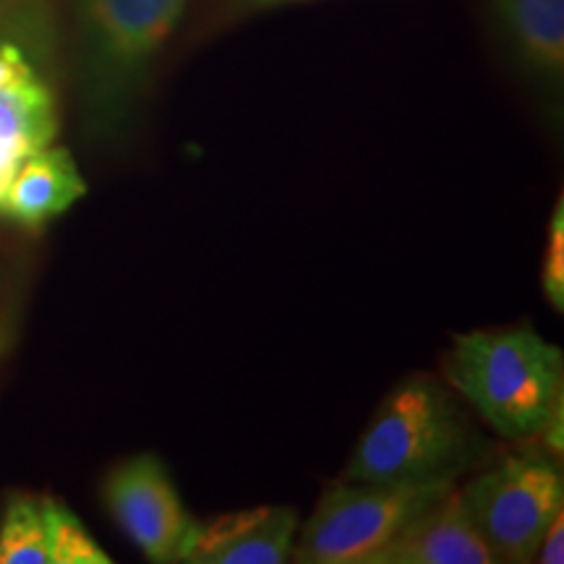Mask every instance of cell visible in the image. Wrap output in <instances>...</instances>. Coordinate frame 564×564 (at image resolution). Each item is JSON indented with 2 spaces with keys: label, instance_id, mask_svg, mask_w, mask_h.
I'll return each mask as SVG.
<instances>
[{
  "label": "cell",
  "instance_id": "9a60e30c",
  "mask_svg": "<svg viewBox=\"0 0 564 564\" xmlns=\"http://www.w3.org/2000/svg\"><path fill=\"white\" fill-rule=\"evenodd\" d=\"M539 564H562L564 562V510L554 514V520L541 535L535 560Z\"/></svg>",
  "mask_w": 564,
  "mask_h": 564
},
{
  "label": "cell",
  "instance_id": "4fadbf2b",
  "mask_svg": "<svg viewBox=\"0 0 564 564\" xmlns=\"http://www.w3.org/2000/svg\"><path fill=\"white\" fill-rule=\"evenodd\" d=\"M42 505H45L51 564H110L105 549L91 539V533L66 505L53 497H42Z\"/></svg>",
  "mask_w": 564,
  "mask_h": 564
},
{
  "label": "cell",
  "instance_id": "3957f363",
  "mask_svg": "<svg viewBox=\"0 0 564 564\" xmlns=\"http://www.w3.org/2000/svg\"><path fill=\"white\" fill-rule=\"evenodd\" d=\"M470 460V436L449 392L432 377H408L382 400L352 447L340 481L411 484L455 478Z\"/></svg>",
  "mask_w": 564,
  "mask_h": 564
},
{
  "label": "cell",
  "instance_id": "52a82bcc",
  "mask_svg": "<svg viewBox=\"0 0 564 564\" xmlns=\"http://www.w3.org/2000/svg\"><path fill=\"white\" fill-rule=\"evenodd\" d=\"M58 133V102L40 47L21 26L0 24V209L13 175Z\"/></svg>",
  "mask_w": 564,
  "mask_h": 564
},
{
  "label": "cell",
  "instance_id": "7a4b0ae2",
  "mask_svg": "<svg viewBox=\"0 0 564 564\" xmlns=\"http://www.w3.org/2000/svg\"><path fill=\"white\" fill-rule=\"evenodd\" d=\"M447 377L494 432L510 442L549 432L562 413V350L531 327L457 335Z\"/></svg>",
  "mask_w": 564,
  "mask_h": 564
},
{
  "label": "cell",
  "instance_id": "277c9868",
  "mask_svg": "<svg viewBox=\"0 0 564 564\" xmlns=\"http://www.w3.org/2000/svg\"><path fill=\"white\" fill-rule=\"evenodd\" d=\"M455 486V478L411 484L329 486L312 518L299 528L291 552L301 564H369L408 520Z\"/></svg>",
  "mask_w": 564,
  "mask_h": 564
},
{
  "label": "cell",
  "instance_id": "6da1fadb",
  "mask_svg": "<svg viewBox=\"0 0 564 564\" xmlns=\"http://www.w3.org/2000/svg\"><path fill=\"white\" fill-rule=\"evenodd\" d=\"M186 9L188 0H74L82 116L91 139L112 144L129 133Z\"/></svg>",
  "mask_w": 564,
  "mask_h": 564
},
{
  "label": "cell",
  "instance_id": "30bf717a",
  "mask_svg": "<svg viewBox=\"0 0 564 564\" xmlns=\"http://www.w3.org/2000/svg\"><path fill=\"white\" fill-rule=\"evenodd\" d=\"M84 194L87 183L70 152L51 144L21 162L6 192L0 215L19 223L21 228L37 230L68 212Z\"/></svg>",
  "mask_w": 564,
  "mask_h": 564
},
{
  "label": "cell",
  "instance_id": "9c48e42d",
  "mask_svg": "<svg viewBox=\"0 0 564 564\" xmlns=\"http://www.w3.org/2000/svg\"><path fill=\"white\" fill-rule=\"evenodd\" d=\"M497 554L486 544L460 489L444 491L436 502L421 510L400 528L390 544L371 556L369 564H497Z\"/></svg>",
  "mask_w": 564,
  "mask_h": 564
},
{
  "label": "cell",
  "instance_id": "2e32d148",
  "mask_svg": "<svg viewBox=\"0 0 564 564\" xmlns=\"http://www.w3.org/2000/svg\"><path fill=\"white\" fill-rule=\"evenodd\" d=\"M288 3H299V0H236L238 11H270L278 9V6H288Z\"/></svg>",
  "mask_w": 564,
  "mask_h": 564
},
{
  "label": "cell",
  "instance_id": "5b68a950",
  "mask_svg": "<svg viewBox=\"0 0 564 564\" xmlns=\"http://www.w3.org/2000/svg\"><path fill=\"white\" fill-rule=\"evenodd\" d=\"M460 494L499 562H533L541 535L564 510L562 470L549 457L531 453L505 457Z\"/></svg>",
  "mask_w": 564,
  "mask_h": 564
},
{
  "label": "cell",
  "instance_id": "8fae6325",
  "mask_svg": "<svg viewBox=\"0 0 564 564\" xmlns=\"http://www.w3.org/2000/svg\"><path fill=\"white\" fill-rule=\"evenodd\" d=\"M499 19L514 58L546 89L564 76V0H499Z\"/></svg>",
  "mask_w": 564,
  "mask_h": 564
},
{
  "label": "cell",
  "instance_id": "7c38bea8",
  "mask_svg": "<svg viewBox=\"0 0 564 564\" xmlns=\"http://www.w3.org/2000/svg\"><path fill=\"white\" fill-rule=\"evenodd\" d=\"M0 564H51L42 497H9L0 514Z\"/></svg>",
  "mask_w": 564,
  "mask_h": 564
},
{
  "label": "cell",
  "instance_id": "8992f818",
  "mask_svg": "<svg viewBox=\"0 0 564 564\" xmlns=\"http://www.w3.org/2000/svg\"><path fill=\"white\" fill-rule=\"evenodd\" d=\"M102 502L147 562H181L194 518L158 455L141 453L118 463L102 484Z\"/></svg>",
  "mask_w": 564,
  "mask_h": 564
},
{
  "label": "cell",
  "instance_id": "e0dca14e",
  "mask_svg": "<svg viewBox=\"0 0 564 564\" xmlns=\"http://www.w3.org/2000/svg\"><path fill=\"white\" fill-rule=\"evenodd\" d=\"M0 3H6V0H0Z\"/></svg>",
  "mask_w": 564,
  "mask_h": 564
},
{
  "label": "cell",
  "instance_id": "5bb4252c",
  "mask_svg": "<svg viewBox=\"0 0 564 564\" xmlns=\"http://www.w3.org/2000/svg\"><path fill=\"white\" fill-rule=\"evenodd\" d=\"M544 293L556 312H564V202H556L552 223H549L544 253Z\"/></svg>",
  "mask_w": 564,
  "mask_h": 564
},
{
  "label": "cell",
  "instance_id": "ba28073f",
  "mask_svg": "<svg viewBox=\"0 0 564 564\" xmlns=\"http://www.w3.org/2000/svg\"><path fill=\"white\" fill-rule=\"evenodd\" d=\"M295 535H299V512L282 505L228 512L207 523L194 520L181 562L282 564L291 560Z\"/></svg>",
  "mask_w": 564,
  "mask_h": 564
}]
</instances>
